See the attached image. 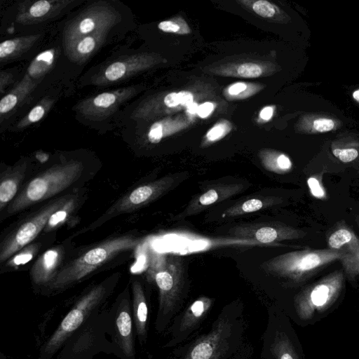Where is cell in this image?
<instances>
[{
    "label": "cell",
    "instance_id": "27",
    "mask_svg": "<svg viewBox=\"0 0 359 359\" xmlns=\"http://www.w3.org/2000/svg\"><path fill=\"white\" fill-rule=\"evenodd\" d=\"M57 50L50 48L39 53L29 64L26 74L34 81H39L53 67Z\"/></svg>",
    "mask_w": 359,
    "mask_h": 359
},
{
    "label": "cell",
    "instance_id": "30",
    "mask_svg": "<svg viewBox=\"0 0 359 359\" xmlns=\"http://www.w3.org/2000/svg\"><path fill=\"white\" fill-rule=\"evenodd\" d=\"M54 99L46 97L36 104L17 124L18 129H24L41 120L54 104Z\"/></svg>",
    "mask_w": 359,
    "mask_h": 359
},
{
    "label": "cell",
    "instance_id": "24",
    "mask_svg": "<svg viewBox=\"0 0 359 359\" xmlns=\"http://www.w3.org/2000/svg\"><path fill=\"white\" fill-rule=\"evenodd\" d=\"M40 34L27 35L2 41L0 43V60L6 62L28 50L40 38Z\"/></svg>",
    "mask_w": 359,
    "mask_h": 359
},
{
    "label": "cell",
    "instance_id": "45",
    "mask_svg": "<svg viewBox=\"0 0 359 359\" xmlns=\"http://www.w3.org/2000/svg\"><path fill=\"white\" fill-rule=\"evenodd\" d=\"M246 84L244 83H237L231 85L229 88V93L231 95H237L246 89Z\"/></svg>",
    "mask_w": 359,
    "mask_h": 359
},
{
    "label": "cell",
    "instance_id": "37",
    "mask_svg": "<svg viewBox=\"0 0 359 359\" xmlns=\"http://www.w3.org/2000/svg\"><path fill=\"white\" fill-rule=\"evenodd\" d=\"M230 123L222 121L215 124L207 133L206 137L209 141L214 142L224 137L231 130Z\"/></svg>",
    "mask_w": 359,
    "mask_h": 359
},
{
    "label": "cell",
    "instance_id": "18",
    "mask_svg": "<svg viewBox=\"0 0 359 359\" xmlns=\"http://www.w3.org/2000/svg\"><path fill=\"white\" fill-rule=\"evenodd\" d=\"M64 256L65 249L62 246H56L44 252L30 270L32 282L36 285L47 286L62 266Z\"/></svg>",
    "mask_w": 359,
    "mask_h": 359
},
{
    "label": "cell",
    "instance_id": "40",
    "mask_svg": "<svg viewBox=\"0 0 359 359\" xmlns=\"http://www.w3.org/2000/svg\"><path fill=\"white\" fill-rule=\"evenodd\" d=\"M163 137V128L161 121L154 122L147 133L148 140L152 144L158 143Z\"/></svg>",
    "mask_w": 359,
    "mask_h": 359
},
{
    "label": "cell",
    "instance_id": "12",
    "mask_svg": "<svg viewBox=\"0 0 359 359\" xmlns=\"http://www.w3.org/2000/svg\"><path fill=\"white\" fill-rule=\"evenodd\" d=\"M137 92L134 86L105 91L81 101L76 110L85 118L100 121L111 115L123 103Z\"/></svg>",
    "mask_w": 359,
    "mask_h": 359
},
{
    "label": "cell",
    "instance_id": "4",
    "mask_svg": "<svg viewBox=\"0 0 359 359\" xmlns=\"http://www.w3.org/2000/svg\"><path fill=\"white\" fill-rule=\"evenodd\" d=\"M340 261H346L343 251L330 248L311 249L286 252L273 257L262 264L268 273L298 283L313 276L326 266Z\"/></svg>",
    "mask_w": 359,
    "mask_h": 359
},
{
    "label": "cell",
    "instance_id": "19",
    "mask_svg": "<svg viewBox=\"0 0 359 359\" xmlns=\"http://www.w3.org/2000/svg\"><path fill=\"white\" fill-rule=\"evenodd\" d=\"M132 311L135 336L139 343H146L148 334L149 304L142 283L134 279L131 283Z\"/></svg>",
    "mask_w": 359,
    "mask_h": 359
},
{
    "label": "cell",
    "instance_id": "34",
    "mask_svg": "<svg viewBox=\"0 0 359 359\" xmlns=\"http://www.w3.org/2000/svg\"><path fill=\"white\" fill-rule=\"evenodd\" d=\"M39 248V243L29 244L14 255L8 264L12 267L24 264L33 258Z\"/></svg>",
    "mask_w": 359,
    "mask_h": 359
},
{
    "label": "cell",
    "instance_id": "39",
    "mask_svg": "<svg viewBox=\"0 0 359 359\" xmlns=\"http://www.w3.org/2000/svg\"><path fill=\"white\" fill-rule=\"evenodd\" d=\"M252 8L257 14L263 18H271L276 13L273 5L264 0L255 1L252 5Z\"/></svg>",
    "mask_w": 359,
    "mask_h": 359
},
{
    "label": "cell",
    "instance_id": "9",
    "mask_svg": "<svg viewBox=\"0 0 359 359\" xmlns=\"http://www.w3.org/2000/svg\"><path fill=\"white\" fill-rule=\"evenodd\" d=\"M344 285V270H335L302 290L294 298L298 316L304 320L327 309L339 297Z\"/></svg>",
    "mask_w": 359,
    "mask_h": 359
},
{
    "label": "cell",
    "instance_id": "23",
    "mask_svg": "<svg viewBox=\"0 0 359 359\" xmlns=\"http://www.w3.org/2000/svg\"><path fill=\"white\" fill-rule=\"evenodd\" d=\"M37 83L38 81L32 80L25 74L22 79L10 92L2 97L0 101L1 121L4 116L11 111L34 90Z\"/></svg>",
    "mask_w": 359,
    "mask_h": 359
},
{
    "label": "cell",
    "instance_id": "28",
    "mask_svg": "<svg viewBox=\"0 0 359 359\" xmlns=\"http://www.w3.org/2000/svg\"><path fill=\"white\" fill-rule=\"evenodd\" d=\"M339 123L337 119L329 116L309 114L303 117L300 128L304 133H322L335 130Z\"/></svg>",
    "mask_w": 359,
    "mask_h": 359
},
{
    "label": "cell",
    "instance_id": "32",
    "mask_svg": "<svg viewBox=\"0 0 359 359\" xmlns=\"http://www.w3.org/2000/svg\"><path fill=\"white\" fill-rule=\"evenodd\" d=\"M271 350L276 359H299L290 340L283 334L276 338Z\"/></svg>",
    "mask_w": 359,
    "mask_h": 359
},
{
    "label": "cell",
    "instance_id": "47",
    "mask_svg": "<svg viewBox=\"0 0 359 359\" xmlns=\"http://www.w3.org/2000/svg\"><path fill=\"white\" fill-rule=\"evenodd\" d=\"M187 107L188 112H189L190 114H195L198 112L199 106L196 103L192 102L190 104H189Z\"/></svg>",
    "mask_w": 359,
    "mask_h": 359
},
{
    "label": "cell",
    "instance_id": "42",
    "mask_svg": "<svg viewBox=\"0 0 359 359\" xmlns=\"http://www.w3.org/2000/svg\"><path fill=\"white\" fill-rule=\"evenodd\" d=\"M163 102L168 107H174L179 105L180 103L179 100L178 93H170L168 94L164 97Z\"/></svg>",
    "mask_w": 359,
    "mask_h": 359
},
{
    "label": "cell",
    "instance_id": "48",
    "mask_svg": "<svg viewBox=\"0 0 359 359\" xmlns=\"http://www.w3.org/2000/svg\"><path fill=\"white\" fill-rule=\"evenodd\" d=\"M352 97L357 102L359 103V88L353 92Z\"/></svg>",
    "mask_w": 359,
    "mask_h": 359
},
{
    "label": "cell",
    "instance_id": "44",
    "mask_svg": "<svg viewBox=\"0 0 359 359\" xmlns=\"http://www.w3.org/2000/svg\"><path fill=\"white\" fill-rule=\"evenodd\" d=\"M180 103L182 105L188 106L193 102V95L190 92L181 91L178 93Z\"/></svg>",
    "mask_w": 359,
    "mask_h": 359
},
{
    "label": "cell",
    "instance_id": "25",
    "mask_svg": "<svg viewBox=\"0 0 359 359\" xmlns=\"http://www.w3.org/2000/svg\"><path fill=\"white\" fill-rule=\"evenodd\" d=\"M212 304V299L206 297L195 300L185 311L179 325V331L185 332L193 329L203 318Z\"/></svg>",
    "mask_w": 359,
    "mask_h": 359
},
{
    "label": "cell",
    "instance_id": "8",
    "mask_svg": "<svg viewBox=\"0 0 359 359\" xmlns=\"http://www.w3.org/2000/svg\"><path fill=\"white\" fill-rule=\"evenodd\" d=\"M71 197L64 196L51 201L13 229L1 243L0 262L8 261L18 252L29 245L45 229L51 215Z\"/></svg>",
    "mask_w": 359,
    "mask_h": 359
},
{
    "label": "cell",
    "instance_id": "7",
    "mask_svg": "<svg viewBox=\"0 0 359 359\" xmlns=\"http://www.w3.org/2000/svg\"><path fill=\"white\" fill-rule=\"evenodd\" d=\"M113 354L121 359H136L132 299L128 287L107 310Z\"/></svg>",
    "mask_w": 359,
    "mask_h": 359
},
{
    "label": "cell",
    "instance_id": "20",
    "mask_svg": "<svg viewBox=\"0 0 359 359\" xmlns=\"http://www.w3.org/2000/svg\"><path fill=\"white\" fill-rule=\"evenodd\" d=\"M29 164L22 160L15 165L7 168L0 177V210L4 211L14 200L26 176Z\"/></svg>",
    "mask_w": 359,
    "mask_h": 359
},
{
    "label": "cell",
    "instance_id": "11",
    "mask_svg": "<svg viewBox=\"0 0 359 359\" xmlns=\"http://www.w3.org/2000/svg\"><path fill=\"white\" fill-rule=\"evenodd\" d=\"M175 183L172 177H164L154 182L142 184L117 200L107 211L89 226L95 229L109 219L135 210L158 198Z\"/></svg>",
    "mask_w": 359,
    "mask_h": 359
},
{
    "label": "cell",
    "instance_id": "26",
    "mask_svg": "<svg viewBox=\"0 0 359 359\" xmlns=\"http://www.w3.org/2000/svg\"><path fill=\"white\" fill-rule=\"evenodd\" d=\"M277 197L252 198L231 206L223 213L222 217H234L259 211L269 206L282 202Z\"/></svg>",
    "mask_w": 359,
    "mask_h": 359
},
{
    "label": "cell",
    "instance_id": "38",
    "mask_svg": "<svg viewBox=\"0 0 359 359\" xmlns=\"http://www.w3.org/2000/svg\"><path fill=\"white\" fill-rule=\"evenodd\" d=\"M238 74L244 78H257L262 73V68L257 64L247 62L241 65L238 67Z\"/></svg>",
    "mask_w": 359,
    "mask_h": 359
},
{
    "label": "cell",
    "instance_id": "33",
    "mask_svg": "<svg viewBox=\"0 0 359 359\" xmlns=\"http://www.w3.org/2000/svg\"><path fill=\"white\" fill-rule=\"evenodd\" d=\"M158 27L160 30L167 33L177 34H187L191 29L186 21L180 17L159 22Z\"/></svg>",
    "mask_w": 359,
    "mask_h": 359
},
{
    "label": "cell",
    "instance_id": "15",
    "mask_svg": "<svg viewBox=\"0 0 359 359\" xmlns=\"http://www.w3.org/2000/svg\"><path fill=\"white\" fill-rule=\"evenodd\" d=\"M230 233L236 236L250 238L261 243L299 239L306 235L303 231L274 222L239 226L232 229Z\"/></svg>",
    "mask_w": 359,
    "mask_h": 359
},
{
    "label": "cell",
    "instance_id": "2",
    "mask_svg": "<svg viewBox=\"0 0 359 359\" xmlns=\"http://www.w3.org/2000/svg\"><path fill=\"white\" fill-rule=\"evenodd\" d=\"M118 279V276H111L81 294L58 327L41 346L39 359H51L80 327L101 311L113 292Z\"/></svg>",
    "mask_w": 359,
    "mask_h": 359
},
{
    "label": "cell",
    "instance_id": "1",
    "mask_svg": "<svg viewBox=\"0 0 359 359\" xmlns=\"http://www.w3.org/2000/svg\"><path fill=\"white\" fill-rule=\"evenodd\" d=\"M140 242L139 238L126 235L95 245L62 265L55 278L45 287L46 293H57L83 280L116 256L135 249Z\"/></svg>",
    "mask_w": 359,
    "mask_h": 359
},
{
    "label": "cell",
    "instance_id": "5",
    "mask_svg": "<svg viewBox=\"0 0 359 359\" xmlns=\"http://www.w3.org/2000/svg\"><path fill=\"white\" fill-rule=\"evenodd\" d=\"M148 276L158 290V310L156 328L163 330L182 294L185 283L182 261L175 255L154 261L149 266Z\"/></svg>",
    "mask_w": 359,
    "mask_h": 359
},
{
    "label": "cell",
    "instance_id": "13",
    "mask_svg": "<svg viewBox=\"0 0 359 359\" xmlns=\"http://www.w3.org/2000/svg\"><path fill=\"white\" fill-rule=\"evenodd\" d=\"M328 248L343 251L346 261L343 267L351 278L359 275V238L344 222H339L327 236Z\"/></svg>",
    "mask_w": 359,
    "mask_h": 359
},
{
    "label": "cell",
    "instance_id": "16",
    "mask_svg": "<svg viewBox=\"0 0 359 359\" xmlns=\"http://www.w3.org/2000/svg\"><path fill=\"white\" fill-rule=\"evenodd\" d=\"M229 334L228 323L217 321L210 332L191 346L184 359H219L228 348Z\"/></svg>",
    "mask_w": 359,
    "mask_h": 359
},
{
    "label": "cell",
    "instance_id": "29",
    "mask_svg": "<svg viewBox=\"0 0 359 359\" xmlns=\"http://www.w3.org/2000/svg\"><path fill=\"white\" fill-rule=\"evenodd\" d=\"M262 163L264 168L277 174H285L292 168L290 158L285 154L276 152H269L262 156Z\"/></svg>",
    "mask_w": 359,
    "mask_h": 359
},
{
    "label": "cell",
    "instance_id": "21",
    "mask_svg": "<svg viewBox=\"0 0 359 359\" xmlns=\"http://www.w3.org/2000/svg\"><path fill=\"white\" fill-rule=\"evenodd\" d=\"M243 189V185L241 184L219 185L210 189L193 200L182 215L184 217L198 212L208 206L230 198Z\"/></svg>",
    "mask_w": 359,
    "mask_h": 359
},
{
    "label": "cell",
    "instance_id": "17",
    "mask_svg": "<svg viewBox=\"0 0 359 359\" xmlns=\"http://www.w3.org/2000/svg\"><path fill=\"white\" fill-rule=\"evenodd\" d=\"M73 2L71 0H39L21 6L16 22L22 25H32L46 21L57 15Z\"/></svg>",
    "mask_w": 359,
    "mask_h": 359
},
{
    "label": "cell",
    "instance_id": "35",
    "mask_svg": "<svg viewBox=\"0 0 359 359\" xmlns=\"http://www.w3.org/2000/svg\"><path fill=\"white\" fill-rule=\"evenodd\" d=\"M332 152L337 158L345 163L355 161L359 155L358 150L351 147H339L333 146Z\"/></svg>",
    "mask_w": 359,
    "mask_h": 359
},
{
    "label": "cell",
    "instance_id": "49",
    "mask_svg": "<svg viewBox=\"0 0 359 359\" xmlns=\"http://www.w3.org/2000/svg\"><path fill=\"white\" fill-rule=\"evenodd\" d=\"M355 223H356V224L358 225V228H359V215H358V216H356V217H355Z\"/></svg>",
    "mask_w": 359,
    "mask_h": 359
},
{
    "label": "cell",
    "instance_id": "14",
    "mask_svg": "<svg viewBox=\"0 0 359 359\" xmlns=\"http://www.w3.org/2000/svg\"><path fill=\"white\" fill-rule=\"evenodd\" d=\"M155 58L147 54H136L114 61L103 68L93 79V83L104 86L124 80L149 67Z\"/></svg>",
    "mask_w": 359,
    "mask_h": 359
},
{
    "label": "cell",
    "instance_id": "41",
    "mask_svg": "<svg viewBox=\"0 0 359 359\" xmlns=\"http://www.w3.org/2000/svg\"><path fill=\"white\" fill-rule=\"evenodd\" d=\"M13 76L11 73L6 72H1L0 74V90L3 93L5 88L8 87L13 81Z\"/></svg>",
    "mask_w": 359,
    "mask_h": 359
},
{
    "label": "cell",
    "instance_id": "36",
    "mask_svg": "<svg viewBox=\"0 0 359 359\" xmlns=\"http://www.w3.org/2000/svg\"><path fill=\"white\" fill-rule=\"evenodd\" d=\"M307 184L311 195L318 199L326 198V191L322 183V175L311 176L307 180Z\"/></svg>",
    "mask_w": 359,
    "mask_h": 359
},
{
    "label": "cell",
    "instance_id": "6",
    "mask_svg": "<svg viewBox=\"0 0 359 359\" xmlns=\"http://www.w3.org/2000/svg\"><path fill=\"white\" fill-rule=\"evenodd\" d=\"M113 354L107 311L90 317L66 341L58 359H93L98 353Z\"/></svg>",
    "mask_w": 359,
    "mask_h": 359
},
{
    "label": "cell",
    "instance_id": "3",
    "mask_svg": "<svg viewBox=\"0 0 359 359\" xmlns=\"http://www.w3.org/2000/svg\"><path fill=\"white\" fill-rule=\"evenodd\" d=\"M84 165L81 161L70 160L55 164L30 180L6 208L13 215L42 202L71 187L81 176Z\"/></svg>",
    "mask_w": 359,
    "mask_h": 359
},
{
    "label": "cell",
    "instance_id": "46",
    "mask_svg": "<svg viewBox=\"0 0 359 359\" xmlns=\"http://www.w3.org/2000/svg\"><path fill=\"white\" fill-rule=\"evenodd\" d=\"M273 114V108L271 107H266L261 111L260 116L264 120H269L271 118Z\"/></svg>",
    "mask_w": 359,
    "mask_h": 359
},
{
    "label": "cell",
    "instance_id": "10",
    "mask_svg": "<svg viewBox=\"0 0 359 359\" xmlns=\"http://www.w3.org/2000/svg\"><path fill=\"white\" fill-rule=\"evenodd\" d=\"M121 19L118 11L106 2L90 5L65 27L62 41L66 54L81 38L102 29H111Z\"/></svg>",
    "mask_w": 359,
    "mask_h": 359
},
{
    "label": "cell",
    "instance_id": "31",
    "mask_svg": "<svg viewBox=\"0 0 359 359\" xmlns=\"http://www.w3.org/2000/svg\"><path fill=\"white\" fill-rule=\"evenodd\" d=\"M76 196H72L65 205L57 210L50 217L44 231H50L65 222L76 208Z\"/></svg>",
    "mask_w": 359,
    "mask_h": 359
},
{
    "label": "cell",
    "instance_id": "22",
    "mask_svg": "<svg viewBox=\"0 0 359 359\" xmlns=\"http://www.w3.org/2000/svg\"><path fill=\"white\" fill-rule=\"evenodd\" d=\"M110 29L100 30L81 38L67 53L69 58L75 62L81 63L91 56L104 43Z\"/></svg>",
    "mask_w": 359,
    "mask_h": 359
},
{
    "label": "cell",
    "instance_id": "43",
    "mask_svg": "<svg viewBox=\"0 0 359 359\" xmlns=\"http://www.w3.org/2000/svg\"><path fill=\"white\" fill-rule=\"evenodd\" d=\"M214 109V105L211 102H205L198 107L197 114L201 118H205L211 114Z\"/></svg>",
    "mask_w": 359,
    "mask_h": 359
}]
</instances>
